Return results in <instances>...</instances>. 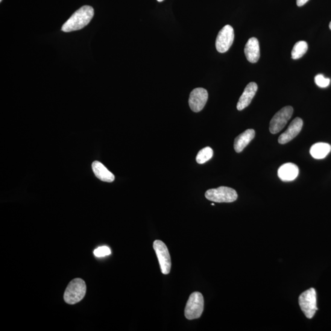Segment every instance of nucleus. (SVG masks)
<instances>
[{"label":"nucleus","mask_w":331,"mask_h":331,"mask_svg":"<svg viewBox=\"0 0 331 331\" xmlns=\"http://www.w3.org/2000/svg\"><path fill=\"white\" fill-rule=\"evenodd\" d=\"M94 16V10L89 6H84L76 11L64 23L62 30L64 32H71L81 30L87 26Z\"/></svg>","instance_id":"1"},{"label":"nucleus","mask_w":331,"mask_h":331,"mask_svg":"<svg viewBox=\"0 0 331 331\" xmlns=\"http://www.w3.org/2000/svg\"><path fill=\"white\" fill-rule=\"evenodd\" d=\"M86 284L81 279H75L69 283L64 294V300L69 304L78 303L86 293Z\"/></svg>","instance_id":"2"},{"label":"nucleus","mask_w":331,"mask_h":331,"mask_svg":"<svg viewBox=\"0 0 331 331\" xmlns=\"http://www.w3.org/2000/svg\"><path fill=\"white\" fill-rule=\"evenodd\" d=\"M204 307V300L203 295L200 292H193L187 301L185 309V316L190 320L199 318L203 312Z\"/></svg>","instance_id":"3"},{"label":"nucleus","mask_w":331,"mask_h":331,"mask_svg":"<svg viewBox=\"0 0 331 331\" xmlns=\"http://www.w3.org/2000/svg\"><path fill=\"white\" fill-rule=\"evenodd\" d=\"M208 200L215 203H233L237 199L235 190L227 187H219L217 189L208 190L205 194Z\"/></svg>","instance_id":"4"},{"label":"nucleus","mask_w":331,"mask_h":331,"mask_svg":"<svg viewBox=\"0 0 331 331\" xmlns=\"http://www.w3.org/2000/svg\"><path fill=\"white\" fill-rule=\"evenodd\" d=\"M316 301V290L313 288L306 290L299 297V304L307 318H312L317 311Z\"/></svg>","instance_id":"5"},{"label":"nucleus","mask_w":331,"mask_h":331,"mask_svg":"<svg viewBox=\"0 0 331 331\" xmlns=\"http://www.w3.org/2000/svg\"><path fill=\"white\" fill-rule=\"evenodd\" d=\"M293 114V108L285 106L280 109L272 117L269 125V130L272 134H277L285 127Z\"/></svg>","instance_id":"6"},{"label":"nucleus","mask_w":331,"mask_h":331,"mask_svg":"<svg viewBox=\"0 0 331 331\" xmlns=\"http://www.w3.org/2000/svg\"><path fill=\"white\" fill-rule=\"evenodd\" d=\"M153 246L159 262L161 271L163 274H168L171 271V260L168 247L165 243L160 240L155 241Z\"/></svg>","instance_id":"7"},{"label":"nucleus","mask_w":331,"mask_h":331,"mask_svg":"<svg viewBox=\"0 0 331 331\" xmlns=\"http://www.w3.org/2000/svg\"><path fill=\"white\" fill-rule=\"evenodd\" d=\"M234 40V29L231 25H225L216 37V49L219 53H225L232 46Z\"/></svg>","instance_id":"8"},{"label":"nucleus","mask_w":331,"mask_h":331,"mask_svg":"<svg viewBox=\"0 0 331 331\" xmlns=\"http://www.w3.org/2000/svg\"><path fill=\"white\" fill-rule=\"evenodd\" d=\"M208 99V92L203 88H196L190 95L189 105L195 113L200 112L203 109Z\"/></svg>","instance_id":"9"},{"label":"nucleus","mask_w":331,"mask_h":331,"mask_svg":"<svg viewBox=\"0 0 331 331\" xmlns=\"http://www.w3.org/2000/svg\"><path fill=\"white\" fill-rule=\"evenodd\" d=\"M303 127V121L300 117H297L290 124L287 130L281 134L279 137L280 144H285L291 141L300 134Z\"/></svg>","instance_id":"10"},{"label":"nucleus","mask_w":331,"mask_h":331,"mask_svg":"<svg viewBox=\"0 0 331 331\" xmlns=\"http://www.w3.org/2000/svg\"><path fill=\"white\" fill-rule=\"evenodd\" d=\"M258 90V86L255 83H249L243 92L242 95L239 99L237 104V109L242 111L248 106L251 101L256 95Z\"/></svg>","instance_id":"11"},{"label":"nucleus","mask_w":331,"mask_h":331,"mask_svg":"<svg viewBox=\"0 0 331 331\" xmlns=\"http://www.w3.org/2000/svg\"><path fill=\"white\" fill-rule=\"evenodd\" d=\"M244 52L246 58L250 63H256L260 57V48L259 40L256 38H251L246 44Z\"/></svg>","instance_id":"12"},{"label":"nucleus","mask_w":331,"mask_h":331,"mask_svg":"<svg viewBox=\"0 0 331 331\" xmlns=\"http://www.w3.org/2000/svg\"><path fill=\"white\" fill-rule=\"evenodd\" d=\"M298 167L293 163L284 164L278 170V175L282 181H289L294 180L298 176Z\"/></svg>","instance_id":"13"},{"label":"nucleus","mask_w":331,"mask_h":331,"mask_svg":"<svg viewBox=\"0 0 331 331\" xmlns=\"http://www.w3.org/2000/svg\"><path fill=\"white\" fill-rule=\"evenodd\" d=\"M255 136V131L253 129H248L240 134L234 140V148L237 153L244 151V149L254 139Z\"/></svg>","instance_id":"14"},{"label":"nucleus","mask_w":331,"mask_h":331,"mask_svg":"<svg viewBox=\"0 0 331 331\" xmlns=\"http://www.w3.org/2000/svg\"><path fill=\"white\" fill-rule=\"evenodd\" d=\"M92 169L96 177L105 182H113L115 179L114 175L105 166L98 161L92 163Z\"/></svg>","instance_id":"15"},{"label":"nucleus","mask_w":331,"mask_h":331,"mask_svg":"<svg viewBox=\"0 0 331 331\" xmlns=\"http://www.w3.org/2000/svg\"><path fill=\"white\" fill-rule=\"evenodd\" d=\"M331 146L327 143L319 142L312 146L310 153L315 159H323L330 153Z\"/></svg>","instance_id":"16"},{"label":"nucleus","mask_w":331,"mask_h":331,"mask_svg":"<svg viewBox=\"0 0 331 331\" xmlns=\"http://www.w3.org/2000/svg\"><path fill=\"white\" fill-rule=\"evenodd\" d=\"M308 50V44L304 41H301L295 44L291 52L292 59L298 60L303 57Z\"/></svg>","instance_id":"17"},{"label":"nucleus","mask_w":331,"mask_h":331,"mask_svg":"<svg viewBox=\"0 0 331 331\" xmlns=\"http://www.w3.org/2000/svg\"><path fill=\"white\" fill-rule=\"evenodd\" d=\"M213 155L212 149L209 147L205 148L198 152L196 158V162L200 165L206 163L212 158Z\"/></svg>","instance_id":"18"},{"label":"nucleus","mask_w":331,"mask_h":331,"mask_svg":"<svg viewBox=\"0 0 331 331\" xmlns=\"http://www.w3.org/2000/svg\"><path fill=\"white\" fill-rule=\"evenodd\" d=\"M315 84L319 87L326 88L329 86L330 79L326 78L323 75H318L315 78Z\"/></svg>","instance_id":"19"},{"label":"nucleus","mask_w":331,"mask_h":331,"mask_svg":"<svg viewBox=\"0 0 331 331\" xmlns=\"http://www.w3.org/2000/svg\"><path fill=\"white\" fill-rule=\"evenodd\" d=\"M111 254V249L106 247V246H102V247H99L95 249L94 251V254L95 256L101 258L104 257Z\"/></svg>","instance_id":"20"},{"label":"nucleus","mask_w":331,"mask_h":331,"mask_svg":"<svg viewBox=\"0 0 331 331\" xmlns=\"http://www.w3.org/2000/svg\"><path fill=\"white\" fill-rule=\"evenodd\" d=\"M309 1V0H297V5L299 7H303Z\"/></svg>","instance_id":"21"},{"label":"nucleus","mask_w":331,"mask_h":331,"mask_svg":"<svg viewBox=\"0 0 331 331\" xmlns=\"http://www.w3.org/2000/svg\"><path fill=\"white\" fill-rule=\"evenodd\" d=\"M158 2H162L164 1V0H157Z\"/></svg>","instance_id":"22"},{"label":"nucleus","mask_w":331,"mask_h":331,"mask_svg":"<svg viewBox=\"0 0 331 331\" xmlns=\"http://www.w3.org/2000/svg\"><path fill=\"white\" fill-rule=\"evenodd\" d=\"M329 28H330V29L331 30V22L329 23Z\"/></svg>","instance_id":"23"},{"label":"nucleus","mask_w":331,"mask_h":331,"mask_svg":"<svg viewBox=\"0 0 331 331\" xmlns=\"http://www.w3.org/2000/svg\"><path fill=\"white\" fill-rule=\"evenodd\" d=\"M212 206H215V204H213V203H212Z\"/></svg>","instance_id":"24"},{"label":"nucleus","mask_w":331,"mask_h":331,"mask_svg":"<svg viewBox=\"0 0 331 331\" xmlns=\"http://www.w3.org/2000/svg\"><path fill=\"white\" fill-rule=\"evenodd\" d=\"M0 2H2V0H0Z\"/></svg>","instance_id":"25"}]
</instances>
